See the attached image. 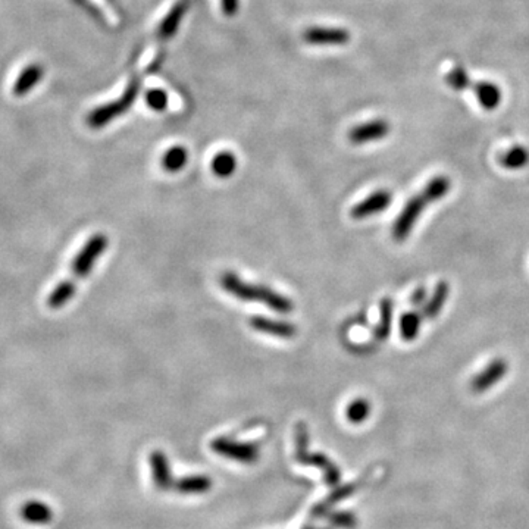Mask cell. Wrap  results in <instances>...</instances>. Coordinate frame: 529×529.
I'll use <instances>...</instances> for the list:
<instances>
[{
  "label": "cell",
  "instance_id": "6da1fadb",
  "mask_svg": "<svg viewBox=\"0 0 529 529\" xmlns=\"http://www.w3.org/2000/svg\"><path fill=\"white\" fill-rule=\"evenodd\" d=\"M452 187L450 178L444 175L434 176V178L425 185V188L416 196L409 198V202L403 207L393 225V237L396 241H405L411 230L415 228L418 219L429 205L438 202L445 194H449Z\"/></svg>",
  "mask_w": 529,
  "mask_h": 529
},
{
  "label": "cell",
  "instance_id": "7a4b0ae2",
  "mask_svg": "<svg viewBox=\"0 0 529 529\" xmlns=\"http://www.w3.org/2000/svg\"><path fill=\"white\" fill-rule=\"evenodd\" d=\"M221 287L225 290L232 297L240 299L243 301H257L265 304L266 308L272 309L274 312L287 315L293 312L294 304L293 301L266 286L250 284V282L243 281L239 275L234 272H225L221 277Z\"/></svg>",
  "mask_w": 529,
  "mask_h": 529
},
{
  "label": "cell",
  "instance_id": "3957f363",
  "mask_svg": "<svg viewBox=\"0 0 529 529\" xmlns=\"http://www.w3.org/2000/svg\"><path fill=\"white\" fill-rule=\"evenodd\" d=\"M138 93H140V81L137 78H133L128 82V86L120 99L99 106L98 109H94L89 115V120H87L89 125L94 129H99L115 121L116 118L122 116L124 113H127L129 109H131V106L137 100Z\"/></svg>",
  "mask_w": 529,
  "mask_h": 529
},
{
  "label": "cell",
  "instance_id": "277c9868",
  "mask_svg": "<svg viewBox=\"0 0 529 529\" xmlns=\"http://www.w3.org/2000/svg\"><path fill=\"white\" fill-rule=\"evenodd\" d=\"M108 244H109L108 237L102 232L94 234L93 237H90L89 241L84 244V247H82L74 259L73 262L74 278L73 279L69 278V281L77 284V279L89 277L94 265L98 263L99 257L104 253L106 249H108Z\"/></svg>",
  "mask_w": 529,
  "mask_h": 529
},
{
  "label": "cell",
  "instance_id": "5b68a950",
  "mask_svg": "<svg viewBox=\"0 0 529 529\" xmlns=\"http://www.w3.org/2000/svg\"><path fill=\"white\" fill-rule=\"evenodd\" d=\"M210 449L216 454L228 457L240 463H254L259 456V449L250 443H239L231 438L218 437L210 443Z\"/></svg>",
  "mask_w": 529,
  "mask_h": 529
},
{
  "label": "cell",
  "instance_id": "8992f818",
  "mask_svg": "<svg viewBox=\"0 0 529 529\" xmlns=\"http://www.w3.org/2000/svg\"><path fill=\"white\" fill-rule=\"evenodd\" d=\"M509 372V363L501 358L491 360L487 366L482 369L479 373L475 375V378L470 382V388L474 393H485L491 387L499 384L505 373Z\"/></svg>",
  "mask_w": 529,
  "mask_h": 529
},
{
  "label": "cell",
  "instance_id": "52a82bcc",
  "mask_svg": "<svg viewBox=\"0 0 529 529\" xmlns=\"http://www.w3.org/2000/svg\"><path fill=\"white\" fill-rule=\"evenodd\" d=\"M393 202V194L387 190H378L363 198L355 207H351L350 216L353 219H366L384 212Z\"/></svg>",
  "mask_w": 529,
  "mask_h": 529
},
{
  "label": "cell",
  "instance_id": "ba28073f",
  "mask_svg": "<svg viewBox=\"0 0 529 529\" xmlns=\"http://www.w3.org/2000/svg\"><path fill=\"white\" fill-rule=\"evenodd\" d=\"M303 39L315 46H344L350 41V33L346 28L312 27L304 31Z\"/></svg>",
  "mask_w": 529,
  "mask_h": 529
},
{
  "label": "cell",
  "instance_id": "9c48e42d",
  "mask_svg": "<svg viewBox=\"0 0 529 529\" xmlns=\"http://www.w3.org/2000/svg\"><path fill=\"white\" fill-rule=\"evenodd\" d=\"M388 134H390V124L384 120H373L351 128L349 133V140L350 143L359 146L382 140Z\"/></svg>",
  "mask_w": 529,
  "mask_h": 529
},
{
  "label": "cell",
  "instance_id": "30bf717a",
  "mask_svg": "<svg viewBox=\"0 0 529 529\" xmlns=\"http://www.w3.org/2000/svg\"><path fill=\"white\" fill-rule=\"evenodd\" d=\"M190 3L192 0H178V2L171 8L168 14L165 15L158 27V39L160 41H168L176 34L185 14L188 12V8H190Z\"/></svg>",
  "mask_w": 529,
  "mask_h": 529
},
{
  "label": "cell",
  "instance_id": "8fae6325",
  "mask_svg": "<svg viewBox=\"0 0 529 529\" xmlns=\"http://www.w3.org/2000/svg\"><path fill=\"white\" fill-rule=\"evenodd\" d=\"M249 325L257 333L278 338H293L297 334V326L287 321H275L265 316H252Z\"/></svg>",
  "mask_w": 529,
  "mask_h": 529
},
{
  "label": "cell",
  "instance_id": "7c38bea8",
  "mask_svg": "<svg viewBox=\"0 0 529 529\" xmlns=\"http://www.w3.org/2000/svg\"><path fill=\"white\" fill-rule=\"evenodd\" d=\"M19 516L22 521L31 525H47L53 521V510L43 501L30 500L21 505Z\"/></svg>",
  "mask_w": 529,
  "mask_h": 529
},
{
  "label": "cell",
  "instance_id": "4fadbf2b",
  "mask_svg": "<svg viewBox=\"0 0 529 529\" xmlns=\"http://www.w3.org/2000/svg\"><path fill=\"white\" fill-rule=\"evenodd\" d=\"M150 466L155 485L159 490H169L174 487L172 475H171V466L168 462V457L162 452H153L150 454Z\"/></svg>",
  "mask_w": 529,
  "mask_h": 529
},
{
  "label": "cell",
  "instance_id": "5bb4252c",
  "mask_svg": "<svg viewBox=\"0 0 529 529\" xmlns=\"http://www.w3.org/2000/svg\"><path fill=\"white\" fill-rule=\"evenodd\" d=\"M297 462L301 465H310V466L321 467L324 470V478H325V482L328 485H337L340 482L341 474H340L338 467L322 453H310L309 452Z\"/></svg>",
  "mask_w": 529,
  "mask_h": 529
},
{
  "label": "cell",
  "instance_id": "9a60e30c",
  "mask_svg": "<svg viewBox=\"0 0 529 529\" xmlns=\"http://www.w3.org/2000/svg\"><path fill=\"white\" fill-rule=\"evenodd\" d=\"M360 487H362V481H356V482H351V484L341 485L333 494H329L328 499H325L319 504H316L315 508L312 509V512H310V516L312 517H319V516L328 514V510L331 509L334 504L349 499L351 494H355Z\"/></svg>",
  "mask_w": 529,
  "mask_h": 529
},
{
  "label": "cell",
  "instance_id": "2e32d148",
  "mask_svg": "<svg viewBox=\"0 0 529 529\" xmlns=\"http://www.w3.org/2000/svg\"><path fill=\"white\" fill-rule=\"evenodd\" d=\"M472 90L476 94L481 108H484L485 111L497 109V106L501 102V91L499 86L490 81H474Z\"/></svg>",
  "mask_w": 529,
  "mask_h": 529
},
{
  "label": "cell",
  "instance_id": "e0dca14e",
  "mask_svg": "<svg viewBox=\"0 0 529 529\" xmlns=\"http://www.w3.org/2000/svg\"><path fill=\"white\" fill-rule=\"evenodd\" d=\"M449 293H450V286L447 284L445 281H440L437 287H435L432 296L428 299L425 304H422L423 308L420 310V315L423 316V319H434L437 317L438 313L443 310L444 303L449 299Z\"/></svg>",
  "mask_w": 529,
  "mask_h": 529
},
{
  "label": "cell",
  "instance_id": "ac0fdd59",
  "mask_svg": "<svg viewBox=\"0 0 529 529\" xmlns=\"http://www.w3.org/2000/svg\"><path fill=\"white\" fill-rule=\"evenodd\" d=\"M180 494H203L212 488V481L206 475H192L174 482V487Z\"/></svg>",
  "mask_w": 529,
  "mask_h": 529
},
{
  "label": "cell",
  "instance_id": "d6986e66",
  "mask_svg": "<svg viewBox=\"0 0 529 529\" xmlns=\"http://www.w3.org/2000/svg\"><path fill=\"white\" fill-rule=\"evenodd\" d=\"M75 291L77 284L71 282L69 279H65L61 284H57L50 293L49 299H47V304H49L50 309H62L69 300H73Z\"/></svg>",
  "mask_w": 529,
  "mask_h": 529
},
{
  "label": "cell",
  "instance_id": "ffe728a7",
  "mask_svg": "<svg viewBox=\"0 0 529 529\" xmlns=\"http://www.w3.org/2000/svg\"><path fill=\"white\" fill-rule=\"evenodd\" d=\"M188 160V153L185 147L183 146H174L165 151V155L162 156V168L167 172H178L181 171Z\"/></svg>",
  "mask_w": 529,
  "mask_h": 529
},
{
  "label": "cell",
  "instance_id": "44dd1931",
  "mask_svg": "<svg viewBox=\"0 0 529 529\" xmlns=\"http://www.w3.org/2000/svg\"><path fill=\"white\" fill-rule=\"evenodd\" d=\"M210 168L219 178H230L235 172V169H237V158H235L231 151H219L218 155L212 159Z\"/></svg>",
  "mask_w": 529,
  "mask_h": 529
},
{
  "label": "cell",
  "instance_id": "7402d4cb",
  "mask_svg": "<svg viewBox=\"0 0 529 529\" xmlns=\"http://www.w3.org/2000/svg\"><path fill=\"white\" fill-rule=\"evenodd\" d=\"M499 160L505 169H522L529 163V150L523 146H514L504 151Z\"/></svg>",
  "mask_w": 529,
  "mask_h": 529
},
{
  "label": "cell",
  "instance_id": "603a6c76",
  "mask_svg": "<svg viewBox=\"0 0 529 529\" xmlns=\"http://www.w3.org/2000/svg\"><path fill=\"white\" fill-rule=\"evenodd\" d=\"M423 321L425 319H423L420 312H406L400 317V334H402L403 340L414 341L420 331Z\"/></svg>",
  "mask_w": 529,
  "mask_h": 529
},
{
  "label": "cell",
  "instance_id": "cb8c5ba5",
  "mask_svg": "<svg viewBox=\"0 0 529 529\" xmlns=\"http://www.w3.org/2000/svg\"><path fill=\"white\" fill-rule=\"evenodd\" d=\"M371 415V403L366 398H356L347 406L346 410V416L347 419L355 423V425H359L363 420H366Z\"/></svg>",
  "mask_w": 529,
  "mask_h": 529
},
{
  "label": "cell",
  "instance_id": "d4e9b609",
  "mask_svg": "<svg viewBox=\"0 0 529 529\" xmlns=\"http://www.w3.org/2000/svg\"><path fill=\"white\" fill-rule=\"evenodd\" d=\"M393 322V303L391 300H384L381 304V321L373 331V337L380 341H384L391 331Z\"/></svg>",
  "mask_w": 529,
  "mask_h": 529
},
{
  "label": "cell",
  "instance_id": "484cf974",
  "mask_svg": "<svg viewBox=\"0 0 529 529\" xmlns=\"http://www.w3.org/2000/svg\"><path fill=\"white\" fill-rule=\"evenodd\" d=\"M41 75H43L41 66H39V65L28 66L26 71H24V74L19 77L18 84L15 87V93H26V91H28L31 87H34L35 84H37L39 80L41 78Z\"/></svg>",
  "mask_w": 529,
  "mask_h": 529
},
{
  "label": "cell",
  "instance_id": "4316f807",
  "mask_svg": "<svg viewBox=\"0 0 529 529\" xmlns=\"http://www.w3.org/2000/svg\"><path fill=\"white\" fill-rule=\"evenodd\" d=\"M445 82H447V84H449L452 89L458 90V91L467 90V89L472 87V84H474V81L469 78V75L466 74L465 68H462V66H456V68H453V69L450 71V73L445 75Z\"/></svg>",
  "mask_w": 529,
  "mask_h": 529
},
{
  "label": "cell",
  "instance_id": "83f0119b",
  "mask_svg": "<svg viewBox=\"0 0 529 529\" xmlns=\"http://www.w3.org/2000/svg\"><path fill=\"white\" fill-rule=\"evenodd\" d=\"M328 522L331 523L335 528L341 529H353L356 526L358 521L356 516L350 513V512H334V513H328L326 514Z\"/></svg>",
  "mask_w": 529,
  "mask_h": 529
},
{
  "label": "cell",
  "instance_id": "f1b7e54d",
  "mask_svg": "<svg viewBox=\"0 0 529 529\" xmlns=\"http://www.w3.org/2000/svg\"><path fill=\"white\" fill-rule=\"evenodd\" d=\"M146 102H147L150 109L156 111V112H162L168 108V93L160 90V89L149 90L146 94Z\"/></svg>",
  "mask_w": 529,
  "mask_h": 529
},
{
  "label": "cell",
  "instance_id": "f546056e",
  "mask_svg": "<svg viewBox=\"0 0 529 529\" xmlns=\"http://www.w3.org/2000/svg\"><path fill=\"white\" fill-rule=\"evenodd\" d=\"M221 8L225 17H235L240 9V0H221Z\"/></svg>",
  "mask_w": 529,
  "mask_h": 529
},
{
  "label": "cell",
  "instance_id": "4dcf8cb0",
  "mask_svg": "<svg viewBox=\"0 0 529 529\" xmlns=\"http://www.w3.org/2000/svg\"><path fill=\"white\" fill-rule=\"evenodd\" d=\"M423 300H425V290H419L418 293H415V296L411 297V301L420 306L423 304Z\"/></svg>",
  "mask_w": 529,
  "mask_h": 529
},
{
  "label": "cell",
  "instance_id": "1f68e13d",
  "mask_svg": "<svg viewBox=\"0 0 529 529\" xmlns=\"http://www.w3.org/2000/svg\"><path fill=\"white\" fill-rule=\"evenodd\" d=\"M304 529H315V528H312V526H308V528H304ZM321 529H333V528H321Z\"/></svg>",
  "mask_w": 529,
  "mask_h": 529
}]
</instances>
